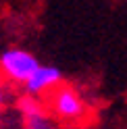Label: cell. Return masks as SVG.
Returning a JSON list of instances; mask_svg holds the SVG:
<instances>
[{
    "label": "cell",
    "mask_w": 127,
    "mask_h": 129,
    "mask_svg": "<svg viewBox=\"0 0 127 129\" xmlns=\"http://www.w3.org/2000/svg\"><path fill=\"white\" fill-rule=\"evenodd\" d=\"M38 67L40 60L36 58V54H31L25 48L11 46L0 52V75L11 83L25 85V81L34 75Z\"/></svg>",
    "instance_id": "1"
},
{
    "label": "cell",
    "mask_w": 127,
    "mask_h": 129,
    "mask_svg": "<svg viewBox=\"0 0 127 129\" xmlns=\"http://www.w3.org/2000/svg\"><path fill=\"white\" fill-rule=\"evenodd\" d=\"M50 108L60 121H79L85 115V100L75 87L58 85L50 94Z\"/></svg>",
    "instance_id": "2"
},
{
    "label": "cell",
    "mask_w": 127,
    "mask_h": 129,
    "mask_svg": "<svg viewBox=\"0 0 127 129\" xmlns=\"http://www.w3.org/2000/svg\"><path fill=\"white\" fill-rule=\"evenodd\" d=\"M62 81V73L58 67H54V64H40V67L34 71V75H31L27 81H25V92L29 96H36L40 98L42 94L46 92H52L56 90Z\"/></svg>",
    "instance_id": "3"
},
{
    "label": "cell",
    "mask_w": 127,
    "mask_h": 129,
    "mask_svg": "<svg viewBox=\"0 0 127 129\" xmlns=\"http://www.w3.org/2000/svg\"><path fill=\"white\" fill-rule=\"evenodd\" d=\"M19 108L21 112L25 115V119L29 121H42L44 119V108H42V102H40L36 96H25V98L19 100Z\"/></svg>",
    "instance_id": "4"
},
{
    "label": "cell",
    "mask_w": 127,
    "mask_h": 129,
    "mask_svg": "<svg viewBox=\"0 0 127 129\" xmlns=\"http://www.w3.org/2000/svg\"><path fill=\"white\" fill-rule=\"evenodd\" d=\"M4 100H6V92H4L2 83H0V106H2V104H4Z\"/></svg>",
    "instance_id": "5"
}]
</instances>
